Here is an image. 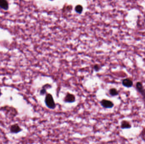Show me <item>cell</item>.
Instances as JSON below:
<instances>
[{"label":"cell","mask_w":145,"mask_h":144,"mask_svg":"<svg viewBox=\"0 0 145 144\" xmlns=\"http://www.w3.org/2000/svg\"><path fill=\"white\" fill-rule=\"evenodd\" d=\"M45 103L48 108L50 109H55V103L54 102L53 97L51 94H47L45 98Z\"/></svg>","instance_id":"obj_1"},{"label":"cell","mask_w":145,"mask_h":144,"mask_svg":"<svg viewBox=\"0 0 145 144\" xmlns=\"http://www.w3.org/2000/svg\"><path fill=\"white\" fill-rule=\"evenodd\" d=\"M101 104L102 107L105 108H111L113 107L114 104L112 101L104 99L101 101Z\"/></svg>","instance_id":"obj_2"},{"label":"cell","mask_w":145,"mask_h":144,"mask_svg":"<svg viewBox=\"0 0 145 144\" xmlns=\"http://www.w3.org/2000/svg\"><path fill=\"white\" fill-rule=\"evenodd\" d=\"M10 131L11 133L17 134L20 132L22 131V129L18 124H14L10 126Z\"/></svg>","instance_id":"obj_3"},{"label":"cell","mask_w":145,"mask_h":144,"mask_svg":"<svg viewBox=\"0 0 145 144\" xmlns=\"http://www.w3.org/2000/svg\"><path fill=\"white\" fill-rule=\"evenodd\" d=\"M136 87L137 91L142 95L144 97H145V90L143 87V84L141 82H137L136 85Z\"/></svg>","instance_id":"obj_4"},{"label":"cell","mask_w":145,"mask_h":144,"mask_svg":"<svg viewBox=\"0 0 145 144\" xmlns=\"http://www.w3.org/2000/svg\"><path fill=\"white\" fill-rule=\"evenodd\" d=\"M75 97L73 94H68L66 95L64 99V101L66 103L74 102L75 101Z\"/></svg>","instance_id":"obj_5"},{"label":"cell","mask_w":145,"mask_h":144,"mask_svg":"<svg viewBox=\"0 0 145 144\" xmlns=\"http://www.w3.org/2000/svg\"><path fill=\"white\" fill-rule=\"evenodd\" d=\"M122 85L126 88H131L133 86V82L129 78H126L123 79L122 82Z\"/></svg>","instance_id":"obj_6"},{"label":"cell","mask_w":145,"mask_h":144,"mask_svg":"<svg viewBox=\"0 0 145 144\" xmlns=\"http://www.w3.org/2000/svg\"><path fill=\"white\" fill-rule=\"evenodd\" d=\"M0 8L5 11H7L9 9L8 1L5 0H0Z\"/></svg>","instance_id":"obj_7"},{"label":"cell","mask_w":145,"mask_h":144,"mask_svg":"<svg viewBox=\"0 0 145 144\" xmlns=\"http://www.w3.org/2000/svg\"><path fill=\"white\" fill-rule=\"evenodd\" d=\"M121 127L122 129H130L131 128V125L127 121H123L121 123Z\"/></svg>","instance_id":"obj_8"},{"label":"cell","mask_w":145,"mask_h":144,"mask_svg":"<svg viewBox=\"0 0 145 144\" xmlns=\"http://www.w3.org/2000/svg\"><path fill=\"white\" fill-rule=\"evenodd\" d=\"M109 93H110V95L112 96H116L119 95V92L115 88H113L110 89Z\"/></svg>","instance_id":"obj_9"},{"label":"cell","mask_w":145,"mask_h":144,"mask_svg":"<svg viewBox=\"0 0 145 144\" xmlns=\"http://www.w3.org/2000/svg\"><path fill=\"white\" fill-rule=\"evenodd\" d=\"M83 8L82 6L80 5H78L76 7H75V10L76 12L77 13L79 14H81L82 13V11H83Z\"/></svg>","instance_id":"obj_10"},{"label":"cell","mask_w":145,"mask_h":144,"mask_svg":"<svg viewBox=\"0 0 145 144\" xmlns=\"http://www.w3.org/2000/svg\"><path fill=\"white\" fill-rule=\"evenodd\" d=\"M49 86H51L50 85H45V86H43V88H42V89H41L40 91V94L43 95L45 94L46 93V89L47 88H49Z\"/></svg>","instance_id":"obj_11"},{"label":"cell","mask_w":145,"mask_h":144,"mask_svg":"<svg viewBox=\"0 0 145 144\" xmlns=\"http://www.w3.org/2000/svg\"><path fill=\"white\" fill-rule=\"evenodd\" d=\"M94 70L96 71V72H99L100 69V66L98 64H96L94 66Z\"/></svg>","instance_id":"obj_12"},{"label":"cell","mask_w":145,"mask_h":144,"mask_svg":"<svg viewBox=\"0 0 145 144\" xmlns=\"http://www.w3.org/2000/svg\"><path fill=\"white\" fill-rule=\"evenodd\" d=\"M2 95V93H1V89H0V96Z\"/></svg>","instance_id":"obj_13"}]
</instances>
